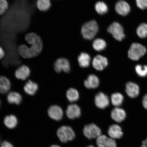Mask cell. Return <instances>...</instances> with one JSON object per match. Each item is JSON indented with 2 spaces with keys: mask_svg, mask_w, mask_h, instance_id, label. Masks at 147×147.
Segmentation results:
<instances>
[{
  "mask_svg": "<svg viewBox=\"0 0 147 147\" xmlns=\"http://www.w3.org/2000/svg\"><path fill=\"white\" fill-rule=\"evenodd\" d=\"M25 39L27 44L20 45L18 51L20 56L25 59L36 57L41 54L43 49V42L42 38L34 32L26 35Z\"/></svg>",
  "mask_w": 147,
  "mask_h": 147,
  "instance_id": "cell-1",
  "label": "cell"
},
{
  "mask_svg": "<svg viewBox=\"0 0 147 147\" xmlns=\"http://www.w3.org/2000/svg\"><path fill=\"white\" fill-rule=\"evenodd\" d=\"M98 30V25L94 20L90 21L82 26L81 33L85 39L91 40L96 35Z\"/></svg>",
  "mask_w": 147,
  "mask_h": 147,
  "instance_id": "cell-2",
  "label": "cell"
},
{
  "mask_svg": "<svg viewBox=\"0 0 147 147\" xmlns=\"http://www.w3.org/2000/svg\"><path fill=\"white\" fill-rule=\"evenodd\" d=\"M146 49L141 44L134 43L132 44L128 51V56L130 59L137 61L146 54Z\"/></svg>",
  "mask_w": 147,
  "mask_h": 147,
  "instance_id": "cell-3",
  "label": "cell"
},
{
  "mask_svg": "<svg viewBox=\"0 0 147 147\" xmlns=\"http://www.w3.org/2000/svg\"><path fill=\"white\" fill-rule=\"evenodd\" d=\"M57 135L61 142L66 143L74 139L75 134L72 129L68 126L61 127L57 131Z\"/></svg>",
  "mask_w": 147,
  "mask_h": 147,
  "instance_id": "cell-4",
  "label": "cell"
},
{
  "mask_svg": "<svg viewBox=\"0 0 147 147\" xmlns=\"http://www.w3.org/2000/svg\"><path fill=\"white\" fill-rule=\"evenodd\" d=\"M107 31L117 41H122L125 38L123 28L122 26L117 22L111 24L108 27Z\"/></svg>",
  "mask_w": 147,
  "mask_h": 147,
  "instance_id": "cell-5",
  "label": "cell"
},
{
  "mask_svg": "<svg viewBox=\"0 0 147 147\" xmlns=\"http://www.w3.org/2000/svg\"><path fill=\"white\" fill-rule=\"evenodd\" d=\"M83 133L88 139H97L101 135V131L100 129L96 125L91 124L86 125L84 127Z\"/></svg>",
  "mask_w": 147,
  "mask_h": 147,
  "instance_id": "cell-6",
  "label": "cell"
},
{
  "mask_svg": "<svg viewBox=\"0 0 147 147\" xmlns=\"http://www.w3.org/2000/svg\"><path fill=\"white\" fill-rule=\"evenodd\" d=\"M54 69L56 73H60L62 71L68 73L70 70V66L68 60L63 57L59 58L55 61L54 64Z\"/></svg>",
  "mask_w": 147,
  "mask_h": 147,
  "instance_id": "cell-7",
  "label": "cell"
},
{
  "mask_svg": "<svg viewBox=\"0 0 147 147\" xmlns=\"http://www.w3.org/2000/svg\"><path fill=\"white\" fill-rule=\"evenodd\" d=\"M47 114L51 119L57 121H60L63 115V111L61 107L57 105H51L47 110Z\"/></svg>",
  "mask_w": 147,
  "mask_h": 147,
  "instance_id": "cell-8",
  "label": "cell"
},
{
  "mask_svg": "<svg viewBox=\"0 0 147 147\" xmlns=\"http://www.w3.org/2000/svg\"><path fill=\"white\" fill-rule=\"evenodd\" d=\"M31 70L28 66L23 64L17 68L14 73L16 78L18 80L26 81L29 78Z\"/></svg>",
  "mask_w": 147,
  "mask_h": 147,
  "instance_id": "cell-9",
  "label": "cell"
},
{
  "mask_svg": "<svg viewBox=\"0 0 147 147\" xmlns=\"http://www.w3.org/2000/svg\"><path fill=\"white\" fill-rule=\"evenodd\" d=\"M94 101L97 107L100 109H105L109 104V100L108 96L102 92L95 95Z\"/></svg>",
  "mask_w": 147,
  "mask_h": 147,
  "instance_id": "cell-10",
  "label": "cell"
},
{
  "mask_svg": "<svg viewBox=\"0 0 147 147\" xmlns=\"http://www.w3.org/2000/svg\"><path fill=\"white\" fill-rule=\"evenodd\" d=\"M39 89V86L36 82L28 79L24 86L23 90L25 93L29 96L35 95Z\"/></svg>",
  "mask_w": 147,
  "mask_h": 147,
  "instance_id": "cell-11",
  "label": "cell"
},
{
  "mask_svg": "<svg viewBox=\"0 0 147 147\" xmlns=\"http://www.w3.org/2000/svg\"><path fill=\"white\" fill-rule=\"evenodd\" d=\"M96 144L98 147H117L114 140L105 135H101L97 138Z\"/></svg>",
  "mask_w": 147,
  "mask_h": 147,
  "instance_id": "cell-12",
  "label": "cell"
},
{
  "mask_svg": "<svg viewBox=\"0 0 147 147\" xmlns=\"http://www.w3.org/2000/svg\"><path fill=\"white\" fill-rule=\"evenodd\" d=\"M107 58L100 55H97L94 58L92 64L94 67L97 71H102L108 65Z\"/></svg>",
  "mask_w": 147,
  "mask_h": 147,
  "instance_id": "cell-13",
  "label": "cell"
},
{
  "mask_svg": "<svg viewBox=\"0 0 147 147\" xmlns=\"http://www.w3.org/2000/svg\"><path fill=\"white\" fill-rule=\"evenodd\" d=\"M125 91L128 96L131 98H135L140 93L139 86L135 83L129 82L126 84Z\"/></svg>",
  "mask_w": 147,
  "mask_h": 147,
  "instance_id": "cell-14",
  "label": "cell"
},
{
  "mask_svg": "<svg viewBox=\"0 0 147 147\" xmlns=\"http://www.w3.org/2000/svg\"><path fill=\"white\" fill-rule=\"evenodd\" d=\"M7 102L10 104L19 105L23 100L22 95L18 92L10 91L6 95Z\"/></svg>",
  "mask_w": 147,
  "mask_h": 147,
  "instance_id": "cell-15",
  "label": "cell"
},
{
  "mask_svg": "<svg viewBox=\"0 0 147 147\" xmlns=\"http://www.w3.org/2000/svg\"><path fill=\"white\" fill-rule=\"evenodd\" d=\"M115 10L117 13L122 16H125L129 13L130 7L126 1L120 0L117 2L115 5Z\"/></svg>",
  "mask_w": 147,
  "mask_h": 147,
  "instance_id": "cell-16",
  "label": "cell"
},
{
  "mask_svg": "<svg viewBox=\"0 0 147 147\" xmlns=\"http://www.w3.org/2000/svg\"><path fill=\"white\" fill-rule=\"evenodd\" d=\"M80 108L78 105L75 104L69 105L66 110V115L70 119L78 118L81 115Z\"/></svg>",
  "mask_w": 147,
  "mask_h": 147,
  "instance_id": "cell-17",
  "label": "cell"
},
{
  "mask_svg": "<svg viewBox=\"0 0 147 147\" xmlns=\"http://www.w3.org/2000/svg\"><path fill=\"white\" fill-rule=\"evenodd\" d=\"M11 83L9 79L5 76H0V94L6 95L11 91Z\"/></svg>",
  "mask_w": 147,
  "mask_h": 147,
  "instance_id": "cell-18",
  "label": "cell"
},
{
  "mask_svg": "<svg viewBox=\"0 0 147 147\" xmlns=\"http://www.w3.org/2000/svg\"><path fill=\"white\" fill-rule=\"evenodd\" d=\"M111 118L117 122L121 123L125 119L126 112L122 108L115 107L112 110L111 113Z\"/></svg>",
  "mask_w": 147,
  "mask_h": 147,
  "instance_id": "cell-19",
  "label": "cell"
},
{
  "mask_svg": "<svg viewBox=\"0 0 147 147\" xmlns=\"http://www.w3.org/2000/svg\"><path fill=\"white\" fill-rule=\"evenodd\" d=\"M108 133L110 138L114 140L120 139L123 135L122 129L117 124L110 126L108 129Z\"/></svg>",
  "mask_w": 147,
  "mask_h": 147,
  "instance_id": "cell-20",
  "label": "cell"
},
{
  "mask_svg": "<svg viewBox=\"0 0 147 147\" xmlns=\"http://www.w3.org/2000/svg\"><path fill=\"white\" fill-rule=\"evenodd\" d=\"M18 119L13 114L8 115L5 116L3 120V123L7 128L12 129L16 128L18 124Z\"/></svg>",
  "mask_w": 147,
  "mask_h": 147,
  "instance_id": "cell-21",
  "label": "cell"
},
{
  "mask_svg": "<svg viewBox=\"0 0 147 147\" xmlns=\"http://www.w3.org/2000/svg\"><path fill=\"white\" fill-rule=\"evenodd\" d=\"M100 81L97 77L94 74L88 76L87 80L84 81V86L88 89H95L98 87Z\"/></svg>",
  "mask_w": 147,
  "mask_h": 147,
  "instance_id": "cell-22",
  "label": "cell"
},
{
  "mask_svg": "<svg viewBox=\"0 0 147 147\" xmlns=\"http://www.w3.org/2000/svg\"><path fill=\"white\" fill-rule=\"evenodd\" d=\"M78 61L80 67H89L90 63L91 57L87 53H82L79 55Z\"/></svg>",
  "mask_w": 147,
  "mask_h": 147,
  "instance_id": "cell-23",
  "label": "cell"
},
{
  "mask_svg": "<svg viewBox=\"0 0 147 147\" xmlns=\"http://www.w3.org/2000/svg\"><path fill=\"white\" fill-rule=\"evenodd\" d=\"M51 6V0H37L36 6L40 11L46 12L50 9Z\"/></svg>",
  "mask_w": 147,
  "mask_h": 147,
  "instance_id": "cell-24",
  "label": "cell"
},
{
  "mask_svg": "<svg viewBox=\"0 0 147 147\" xmlns=\"http://www.w3.org/2000/svg\"><path fill=\"white\" fill-rule=\"evenodd\" d=\"M124 98L123 96L121 93H114L111 97L112 103L115 107H119L122 104Z\"/></svg>",
  "mask_w": 147,
  "mask_h": 147,
  "instance_id": "cell-25",
  "label": "cell"
},
{
  "mask_svg": "<svg viewBox=\"0 0 147 147\" xmlns=\"http://www.w3.org/2000/svg\"><path fill=\"white\" fill-rule=\"evenodd\" d=\"M67 100L70 102H73L78 100L79 94L77 90L74 88H70L66 93Z\"/></svg>",
  "mask_w": 147,
  "mask_h": 147,
  "instance_id": "cell-26",
  "label": "cell"
},
{
  "mask_svg": "<svg viewBox=\"0 0 147 147\" xmlns=\"http://www.w3.org/2000/svg\"><path fill=\"white\" fill-rule=\"evenodd\" d=\"M92 46L94 50L100 51L105 49L106 47V43L105 41L103 39L98 38L94 41Z\"/></svg>",
  "mask_w": 147,
  "mask_h": 147,
  "instance_id": "cell-27",
  "label": "cell"
},
{
  "mask_svg": "<svg viewBox=\"0 0 147 147\" xmlns=\"http://www.w3.org/2000/svg\"><path fill=\"white\" fill-rule=\"evenodd\" d=\"M95 7L97 13L100 15L106 13L108 11L107 5L102 1L97 2L95 5Z\"/></svg>",
  "mask_w": 147,
  "mask_h": 147,
  "instance_id": "cell-28",
  "label": "cell"
},
{
  "mask_svg": "<svg viewBox=\"0 0 147 147\" xmlns=\"http://www.w3.org/2000/svg\"><path fill=\"white\" fill-rule=\"evenodd\" d=\"M136 32L139 37L142 38H146L147 36V24H141L138 27Z\"/></svg>",
  "mask_w": 147,
  "mask_h": 147,
  "instance_id": "cell-29",
  "label": "cell"
},
{
  "mask_svg": "<svg viewBox=\"0 0 147 147\" xmlns=\"http://www.w3.org/2000/svg\"><path fill=\"white\" fill-rule=\"evenodd\" d=\"M135 70L137 74L141 78H144L147 76V65H142L137 64L135 67Z\"/></svg>",
  "mask_w": 147,
  "mask_h": 147,
  "instance_id": "cell-30",
  "label": "cell"
},
{
  "mask_svg": "<svg viewBox=\"0 0 147 147\" xmlns=\"http://www.w3.org/2000/svg\"><path fill=\"white\" fill-rule=\"evenodd\" d=\"M9 8V4L7 0H0V16L3 15Z\"/></svg>",
  "mask_w": 147,
  "mask_h": 147,
  "instance_id": "cell-31",
  "label": "cell"
},
{
  "mask_svg": "<svg viewBox=\"0 0 147 147\" xmlns=\"http://www.w3.org/2000/svg\"><path fill=\"white\" fill-rule=\"evenodd\" d=\"M137 6L141 10L147 9V0H136Z\"/></svg>",
  "mask_w": 147,
  "mask_h": 147,
  "instance_id": "cell-32",
  "label": "cell"
},
{
  "mask_svg": "<svg viewBox=\"0 0 147 147\" xmlns=\"http://www.w3.org/2000/svg\"><path fill=\"white\" fill-rule=\"evenodd\" d=\"M5 56V53L4 49L0 46V61L4 58Z\"/></svg>",
  "mask_w": 147,
  "mask_h": 147,
  "instance_id": "cell-33",
  "label": "cell"
},
{
  "mask_svg": "<svg viewBox=\"0 0 147 147\" xmlns=\"http://www.w3.org/2000/svg\"><path fill=\"white\" fill-rule=\"evenodd\" d=\"M142 103L143 107L147 110V93L143 97Z\"/></svg>",
  "mask_w": 147,
  "mask_h": 147,
  "instance_id": "cell-34",
  "label": "cell"
},
{
  "mask_svg": "<svg viewBox=\"0 0 147 147\" xmlns=\"http://www.w3.org/2000/svg\"><path fill=\"white\" fill-rule=\"evenodd\" d=\"M1 147H13L12 145L8 141H5L2 143Z\"/></svg>",
  "mask_w": 147,
  "mask_h": 147,
  "instance_id": "cell-35",
  "label": "cell"
},
{
  "mask_svg": "<svg viewBox=\"0 0 147 147\" xmlns=\"http://www.w3.org/2000/svg\"><path fill=\"white\" fill-rule=\"evenodd\" d=\"M142 146L144 147H147V138L143 141Z\"/></svg>",
  "mask_w": 147,
  "mask_h": 147,
  "instance_id": "cell-36",
  "label": "cell"
},
{
  "mask_svg": "<svg viewBox=\"0 0 147 147\" xmlns=\"http://www.w3.org/2000/svg\"><path fill=\"white\" fill-rule=\"evenodd\" d=\"M49 147H60V146H58L57 145H53Z\"/></svg>",
  "mask_w": 147,
  "mask_h": 147,
  "instance_id": "cell-37",
  "label": "cell"
},
{
  "mask_svg": "<svg viewBox=\"0 0 147 147\" xmlns=\"http://www.w3.org/2000/svg\"><path fill=\"white\" fill-rule=\"evenodd\" d=\"M86 147H94L93 146H92V145H90V146H88Z\"/></svg>",
  "mask_w": 147,
  "mask_h": 147,
  "instance_id": "cell-38",
  "label": "cell"
},
{
  "mask_svg": "<svg viewBox=\"0 0 147 147\" xmlns=\"http://www.w3.org/2000/svg\"><path fill=\"white\" fill-rule=\"evenodd\" d=\"M1 100H0V107H1Z\"/></svg>",
  "mask_w": 147,
  "mask_h": 147,
  "instance_id": "cell-39",
  "label": "cell"
},
{
  "mask_svg": "<svg viewBox=\"0 0 147 147\" xmlns=\"http://www.w3.org/2000/svg\"><path fill=\"white\" fill-rule=\"evenodd\" d=\"M140 147H143L142 146Z\"/></svg>",
  "mask_w": 147,
  "mask_h": 147,
  "instance_id": "cell-40",
  "label": "cell"
}]
</instances>
